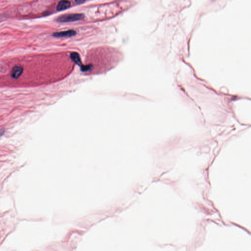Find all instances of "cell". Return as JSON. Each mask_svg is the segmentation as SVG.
<instances>
[{
  "instance_id": "obj_1",
  "label": "cell",
  "mask_w": 251,
  "mask_h": 251,
  "mask_svg": "<svg viewBox=\"0 0 251 251\" xmlns=\"http://www.w3.org/2000/svg\"><path fill=\"white\" fill-rule=\"evenodd\" d=\"M84 18L85 15L82 13L65 14L58 17L56 21L59 23H69L81 20Z\"/></svg>"
},
{
  "instance_id": "obj_2",
  "label": "cell",
  "mask_w": 251,
  "mask_h": 251,
  "mask_svg": "<svg viewBox=\"0 0 251 251\" xmlns=\"http://www.w3.org/2000/svg\"><path fill=\"white\" fill-rule=\"evenodd\" d=\"M77 34L76 31L70 30L68 31H62L59 32H54L52 36L55 37H70L75 36Z\"/></svg>"
},
{
  "instance_id": "obj_3",
  "label": "cell",
  "mask_w": 251,
  "mask_h": 251,
  "mask_svg": "<svg viewBox=\"0 0 251 251\" xmlns=\"http://www.w3.org/2000/svg\"><path fill=\"white\" fill-rule=\"evenodd\" d=\"M23 71V68L19 65H15L11 72V76L13 79H18L21 75Z\"/></svg>"
},
{
  "instance_id": "obj_4",
  "label": "cell",
  "mask_w": 251,
  "mask_h": 251,
  "mask_svg": "<svg viewBox=\"0 0 251 251\" xmlns=\"http://www.w3.org/2000/svg\"><path fill=\"white\" fill-rule=\"evenodd\" d=\"M70 5H71V3L70 1L67 0H62L58 3L57 7H56V10L58 11L64 10L68 9L69 7H70Z\"/></svg>"
},
{
  "instance_id": "obj_5",
  "label": "cell",
  "mask_w": 251,
  "mask_h": 251,
  "mask_svg": "<svg viewBox=\"0 0 251 251\" xmlns=\"http://www.w3.org/2000/svg\"><path fill=\"white\" fill-rule=\"evenodd\" d=\"M86 0H75L76 3H77L78 4H82V3H84Z\"/></svg>"
},
{
  "instance_id": "obj_6",
  "label": "cell",
  "mask_w": 251,
  "mask_h": 251,
  "mask_svg": "<svg viewBox=\"0 0 251 251\" xmlns=\"http://www.w3.org/2000/svg\"><path fill=\"white\" fill-rule=\"evenodd\" d=\"M4 133V130H3V131H0V136H1V135H3Z\"/></svg>"
}]
</instances>
